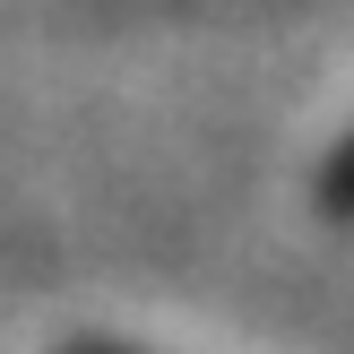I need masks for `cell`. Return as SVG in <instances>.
Returning <instances> with one entry per match:
<instances>
[{
	"instance_id": "6da1fadb",
	"label": "cell",
	"mask_w": 354,
	"mask_h": 354,
	"mask_svg": "<svg viewBox=\"0 0 354 354\" xmlns=\"http://www.w3.org/2000/svg\"><path fill=\"white\" fill-rule=\"evenodd\" d=\"M78 354H130V346H78Z\"/></svg>"
}]
</instances>
